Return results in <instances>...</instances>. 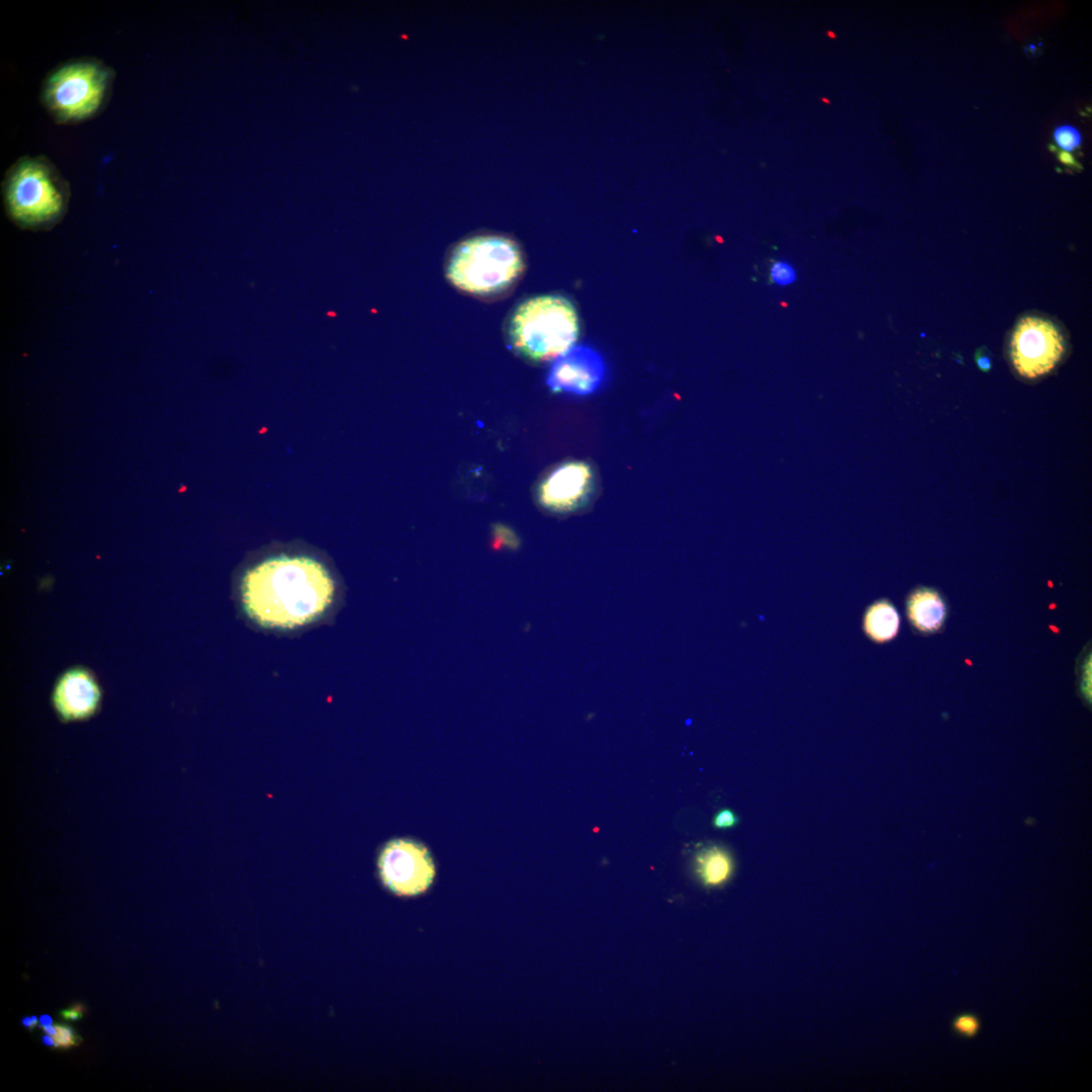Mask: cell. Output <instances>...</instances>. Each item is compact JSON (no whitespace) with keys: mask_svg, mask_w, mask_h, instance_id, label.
<instances>
[{"mask_svg":"<svg viewBox=\"0 0 1092 1092\" xmlns=\"http://www.w3.org/2000/svg\"><path fill=\"white\" fill-rule=\"evenodd\" d=\"M40 1024L41 1027L53 1025V1018L49 1014H43L40 1017Z\"/></svg>","mask_w":1092,"mask_h":1092,"instance_id":"603a6c76","label":"cell"},{"mask_svg":"<svg viewBox=\"0 0 1092 1092\" xmlns=\"http://www.w3.org/2000/svg\"><path fill=\"white\" fill-rule=\"evenodd\" d=\"M380 879L396 896L415 897L429 890L436 867L429 849L412 839L388 842L378 858Z\"/></svg>","mask_w":1092,"mask_h":1092,"instance_id":"8992f818","label":"cell"},{"mask_svg":"<svg viewBox=\"0 0 1092 1092\" xmlns=\"http://www.w3.org/2000/svg\"><path fill=\"white\" fill-rule=\"evenodd\" d=\"M495 543H498L501 548L507 546L509 549H517L520 540L516 533L506 526L499 525L495 527Z\"/></svg>","mask_w":1092,"mask_h":1092,"instance_id":"e0dca14e","label":"cell"},{"mask_svg":"<svg viewBox=\"0 0 1092 1092\" xmlns=\"http://www.w3.org/2000/svg\"><path fill=\"white\" fill-rule=\"evenodd\" d=\"M605 362L587 346H572L556 357L548 386L556 393L586 395L594 393L605 378Z\"/></svg>","mask_w":1092,"mask_h":1092,"instance_id":"30bf717a","label":"cell"},{"mask_svg":"<svg viewBox=\"0 0 1092 1092\" xmlns=\"http://www.w3.org/2000/svg\"><path fill=\"white\" fill-rule=\"evenodd\" d=\"M55 1027L56 1034L53 1036L55 1049H68L80 1046L83 1040L71 1027L60 1024L55 1025Z\"/></svg>","mask_w":1092,"mask_h":1092,"instance_id":"2e32d148","label":"cell"},{"mask_svg":"<svg viewBox=\"0 0 1092 1092\" xmlns=\"http://www.w3.org/2000/svg\"><path fill=\"white\" fill-rule=\"evenodd\" d=\"M42 1042H43V1044H44L45 1046H47V1047H51V1048H52V1047H53V1048L55 1047V1041H54L53 1037H52V1036H50V1035H47V1034H46V1036H44V1037L42 1038Z\"/></svg>","mask_w":1092,"mask_h":1092,"instance_id":"d4e9b609","label":"cell"},{"mask_svg":"<svg viewBox=\"0 0 1092 1092\" xmlns=\"http://www.w3.org/2000/svg\"><path fill=\"white\" fill-rule=\"evenodd\" d=\"M114 71L96 60L67 63L47 79L43 99L54 119L77 123L96 115L108 98Z\"/></svg>","mask_w":1092,"mask_h":1092,"instance_id":"5b68a950","label":"cell"},{"mask_svg":"<svg viewBox=\"0 0 1092 1092\" xmlns=\"http://www.w3.org/2000/svg\"><path fill=\"white\" fill-rule=\"evenodd\" d=\"M1054 140L1062 152H1071L1080 148L1082 136L1073 126H1061L1054 131Z\"/></svg>","mask_w":1092,"mask_h":1092,"instance_id":"5bb4252c","label":"cell"},{"mask_svg":"<svg viewBox=\"0 0 1092 1092\" xmlns=\"http://www.w3.org/2000/svg\"><path fill=\"white\" fill-rule=\"evenodd\" d=\"M1064 351L1063 336L1050 321L1027 317L1016 325L1010 355L1019 376L1036 379L1049 374Z\"/></svg>","mask_w":1092,"mask_h":1092,"instance_id":"52a82bcc","label":"cell"},{"mask_svg":"<svg viewBox=\"0 0 1092 1092\" xmlns=\"http://www.w3.org/2000/svg\"><path fill=\"white\" fill-rule=\"evenodd\" d=\"M975 361L982 372L989 373L993 369V362L986 348L977 350L975 353Z\"/></svg>","mask_w":1092,"mask_h":1092,"instance_id":"d6986e66","label":"cell"},{"mask_svg":"<svg viewBox=\"0 0 1092 1092\" xmlns=\"http://www.w3.org/2000/svg\"><path fill=\"white\" fill-rule=\"evenodd\" d=\"M101 704V687L85 668L66 671L54 685L51 705L62 723L88 721L99 712Z\"/></svg>","mask_w":1092,"mask_h":1092,"instance_id":"9c48e42d","label":"cell"},{"mask_svg":"<svg viewBox=\"0 0 1092 1092\" xmlns=\"http://www.w3.org/2000/svg\"><path fill=\"white\" fill-rule=\"evenodd\" d=\"M22 1024L25 1028H27L30 1031H32L34 1029V1025L31 1021V1017H29V1016L24 1017L23 1021H22Z\"/></svg>","mask_w":1092,"mask_h":1092,"instance_id":"cb8c5ba5","label":"cell"},{"mask_svg":"<svg viewBox=\"0 0 1092 1092\" xmlns=\"http://www.w3.org/2000/svg\"><path fill=\"white\" fill-rule=\"evenodd\" d=\"M595 475L590 464L569 461L553 469L540 483L537 497L540 505L558 515L575 513L590 501Z\"/></svg>","mask_w":1092,"mask_h":1092,"instance_id":"ba28073f","label":"cell"},{"mask_svg":"<svg viewBox=\"0 0 1092 1092\" xmlns=\"http://www.w3.org/2000/svg\"><path fill=\"white\" fill-rule=\"evenodd\" d=\"M900 619L894 605L886 599L870 605L863 618L865 635L874 642L885 643L896 637Z\"/></svg>","mask_w":1092,"mask_h":1092,"instance_id":"7c38bea8","label":"cell"},{"mask_svg":"<svg viewBox=\"0 0 1092 1092\" xmlns=\"http://www.w3.org/2000/svg\"><path fill=\"white\" fill-rule=\"evenodd\" d=\"M739 821V818L735 815L733 811L721 810L715 815L713 819V825L718 829H727L735 827L736 825H738Z\"/></svg>","mask_w":1092,"mask_h":1092,"instance_id":"ac0fdd59","label":"cell"},{"mask_svg":"<svg viewBox=\"0 0 1092 1092\" xmlns=\"http://www.w3.org/2000/svg\"><path fill=\"white\" fill-rule=\"evenodd\" d=\"M956 1026L958 1030H960L962 1033L971 1035L976 1032L978 1024L975 1018L971 1016H963L958 1019Z\"/></svg>","mask_w":1092,"mask_h":1092,"instance_id":"44dd1931","label":"cell"},{"mask_svg":"<svg viewBox=\"0 0 1092 1092\" xmlns=\"http://www.w3.org/2000/svg\"><path fill=\"white\" fill-rule=\"evenodd\" d=\"M334 581L318 562L304 557H277L248 571L242 581L246 612L267 628L305 626L331 606Z\"/></svg>","mask_w":1092,"mask_h":1092,"instance_id":"6da1fadb","label":"cell"},{"mask_svg":"<svg viewBox=\"0 0 1092 1092\" xmlns=\"http://www.w3.org/2000/svg\"><path fill=\"white\" fill-rule=\"evenodd\" d=\"M576 308L561 296H540L522 303L509 323V340L523 357L544 361L559 356L576 341Z\"/></svg>","mask_w":1092,"mask_h":1092,"instance_id":"277c9868","label":"cell"},{"mask_svg":"<svg viewBox=\"0 0 1092 1092\" xmlns=\"http://www.w3.org/2000/svg\"><path fill=\"white\" fill-rule=\"evenodd\" d=\"M524 271L519 245L512 238L482 234L459 242L447 264L449 280L464 293L495 297L512 287Z\"/></svg>","mask_w":1092,"mask_h":1092,"instance_id":"3957f363","label":"cell"},{"mask_svg":"<svg viewBox=\"0 0 1092 1092\" xmlns=\"http://www.w3.org/2000/svg\"><path fill=\"white\" fill-rule=\"evenodd\" d=\"M1059 157L1063 164L1070 167L1079 168V164L1075 161L1074 157L1069 152H1059Z\"/></svg>","mask_w":1092,"mask_h":1092,"instance_id":"7402d4cb","label":"cell"},{"mask_svg":"<svg viewBox=\"0 0 1092 1092\" xmlns=\"http://www.w3.org/2000/svg\"><path fill=\"white\" fill-rule=\"evenodd\" d=\"M906 612L910 624L922 633L938 632L944 623V603L931 589H918L910 594L906 602Z\"/></svg>","mask_w":1092,"mask_h":1092,"instance_id":"8fae6325","label":"cell"},{"mask_svg":"<svg viewBox=\"0 0 1092 1092\" xmlns=\"http://www.w3.org/2000/svg\"><path fill=\"white\" fill-rule=\"evenodd\" d=\"M3 195L6 212L20 229L48 231L65 216L70 203L67 181L42 157H25L8 171Z\"/></svg>","mask_w":1092,"mask_h":1092,"instance_id":"7a4b0ae2","label":"cell"},{"mask_svg":"<svg viewBox=\"0 0 1092 1092\" xmlns=\"http://www.w3.org/2000/svg\"><path fill=\"white\" fill-rule=\"evenodd\" d=\"M697 871L705 886H720L731 879L734 871V861L730 853L720 847L713 846L698 855Z\"/></svg>","mask_w":1092,"mask_h":1092,"instance_id":"4fadbf2b","label":"cell"},{"mask_svg":"<svg viewBox=\"0 0 1092 1092\" xmlns=\"http://www.w3.org/2000/svg\"><path fill=\"white\" fill-rule=\"evenodd\" d=\"M770 274L772 282L780 286L790 285L797 280L795 269L790 264L783 261L773 264Z\"/></svg>","mask_w":1092,"mask_h":1092,"instance_id":"9a60e30c","label":"cell"},{"mask_svg":"<svg viewBox=\"0 0 1092 1092\" xmlns=\"http://www.w3.org/2000/svg\"><path fill=\"white\" fill-rule=\"evenodd\" d=\"M86 1012V1006L82 1003H77L71 1008L62 1010L60 1012L62 1018L69 1022H76L83 1018Z\"/></svg>","mask_w":1092,"mask_h":1092,"instance_id":"ffe728a7","label":"cell"}]
</instances>
